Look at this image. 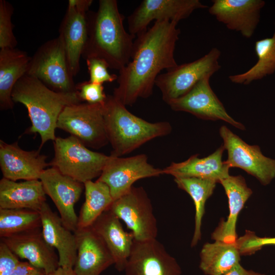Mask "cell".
Instances as JSON below:
<instances>
[{
	"label": "cell",
	"instance_id": "obj_1",
	"mask_svg": "<svg viewBox=\"0 0 275 275\" xmlns=\"http://www.w3.org/2000/svg\"><path fill=\"white\" fill-rule=\"evenodd\" d=\"M177 24L168 20L155 21L136 37L130 61L119 71L118 85L113 95L116 100L126 106L132 105L139 98L150 97L160 72L178 65L174 58L181 32Z\"/></svg>",
	"mask_w": 275,
	"mask_h": 275
},
{
	"label": "cell",
	"instance_id": "obj_2",
	"mask_svg": "<svg viewBox=\"0 0 275 275\" xmlns=\"http://www.w3.org/2000/svg\"><path fill=\"white\" fill-rule=\"evenodd\" d=\"M124 19L117 1H99L97 10L87 13L88 38L82 57L98 58L109 68L123 69L130 60L136 38L125 30Z\"/></svg>",
	"mask_w": 275,
	"mask_h": 275
},
{
	"label": "cell",
	"instance_id": "obj_3",
	"mask_svg": "<svg viewBox=\"0 0 275 275\" xmlns=\"http://www.w3.org/2000/svg\"><path fill=\"white\" fill-rule=\"evenodd\" d=\"M12 98L14 102L20 103L26 108L31 126L26 132L40 134L41 143L39 150L46 142L56 140L58 118L64 108L81 102L76 91H54L27 74L15 84Z\"/></svg>",
	"mask_w": 275,
	"mask_h": 275
},
{
	"label": "cell",
	"instance_id": "obj_4",
	"mask_svg": "<svg viewBox=\"0 0 275 275\" xmlns=\"http://www.w3.org/2000/svg\"><path fill=\"white\" fill-rule=\"evenodd\" d=\"M105 129L113 151L111 155L121 157L147 142L170 133L168 122L151 123L130 113L113 95L107 96L103 104Z\"/></svg>",
	"mask_w": 275,
	"mask_h": 275
},
{
	"label": "cell",
	"instance_id": "obj_5",
	"mask_svg": "<svg viewBox=\"0 0 275 275\" xmlns=\"http://www.w3.org/2000/svg\"><path fill=\"white\" fill-rule=\"evenodd\" d=\"M49 163L62 174L81 183L99 177L109 156L92 151L73 136L57 137Z\"/></svg>",
	"mask_w": 275,
	"mask_h": 275
},
{
	"label": "cell",
	"instance_id": "obj_6",
	"mask_svg": "<svg viewBox=\"0 0 275 275\" xmlns=\"http://www.w3.org/2000/svg\"><path fill=\"white\" fill-rule=\"evenodd\" d=\"M27 74L51 90L62 93L75 92L63 43L58 36L42 44L31 57Z\"/></svg>",
	"mask_w": 275,
	"mask_h": 275
},
{
	"label": "cell",
	"instance_id": "obj_7",
	"mask_svg": "<svg viewBox=\"0 0 275 275\" xmlns=\"http://www.w3.org/2000/svg\"><path fill=\"white\" fill-rule=\"evenodd\" d=\"M221 51L213 47L201 58L176 67L160 74L155 86L160 90L163 100L169 101L188 93L200 80L206 76L211 77L221 68L219 59Z\"/></svg>",
	"mask_w": 275,
	"mask_h": 275
},
{
	"label": "cell",
	"instance_id": "obj_8",
	"mask_svg": "<svg viewBox=\"0 0 275 275\" xmlns=\"http://www.w3.org/2000/svg\"><path fill=\"white\" fill-rule=\"evenodd\" d=\"M103 103H79L64 108L57 128L69 133L86 147L99 149L108 144Z\"/></svg>",
	"mask_w": 275,
	"mask_h": 275
},
{
	"label": "cell",
	"instance_id": "obj_9",
	"mask_svg": "<svg viewBox=\"0 0 275 275\" xmlns=\"http://www.w3.org/2000/svg\"><path fill=\"white\" fill-rule=\"evenodd\" d=\"M108 210L126 224L135 240L145 241L156 238L157 220L151 200L143 187L132 186L128 192L114 200Z\"/></svg>",
	"mask_w": 275,
	"mask_h": 275
},
{
	"label": "cell",
	"instance_id": "obj_10",
	"mask_svg": "<svg viewBox=\"0 0 275 275\" xmlns=\"http://www.w3.org/2000/svg\"><path fill=\"white\" fill-rule=\"evenodd\" d=\"M219 132L228 153L224 162L229 168H240L264 185L275 178V159L264 156L259 146L248 144L225 125L221 127Z\"/></svg>",
	"mask_w": 275,
	"mask_h": 275
},
{
	"label": "cell",
	"instance_id": "obj_11",
	"mask_svg": "<svg viewBox=\"0 0 275 275\" xmlns=\"http://www.w3.org/2000/svg\"><path fill=\"white\" fill-rule=\"evenodd\" d=\"M162 174L163 169L150 164L144 154L128 157L109 155L97 180L108 185L114 201L128 192L136 181Z\"/></svg>",
	"mask_w": 275,
	"mask_h": 275
},
{
	"label": "cell",
	"instance_id": "obj_12",
	"mask_svg": "<svg viewBox=\"0 0 275 275\" xmlns=\"http://www.w3.org/2000/svg\"><path fill=\"white\" fill-rule=\"evenodd\" d=\"M207 8L199 0H144L127 18L128 31L136 37L153 20L178 23L195 10Z\"/></svg>",
	"mask_w": 275,
	"mask_h": 275
},
{
	"label": "cell",
	"instance_id": "obj_13",
	"mask_svg": "<svg viewBox=\"0 0 275 275\" xmlns=\"http://www.w3.org/2000/svg\"><path fill=\"white\" fill-rule=\"evenodd\" d=\"M92 0H69L59 37L64 46L73 76L80 70V60L88 38L87 13Z\"/></svg>",
	"mask_w": 275,
	"mask_h": 275
},
{
	"label": "cell",
	"instance_id": "obj_14",
	"mask_svg": "<svg viewBox=\"0 0 275 275\" xmlns=\"http://www.w3.org/2000/svg\"><path fill=\"white\" fill-rule=\"evenodd\" d=\"M124 271L125 275H182L177 260L156 238L134 239Z\"/></svg>",
	"mask_w": 275,
	"mask_h": 275
},
{
	"label": "cell",
	"instance_id": "obj_15",
	"mask_svg": "<svg viewBox=\"0 0 275 275\" xmlns=\"http://www.w3.org/2000/svg\"><path fill=\"white\" fill-rule=\"evenodd\" d=\"M210 77L203 78L186 94L167 104L175 111L189 113L206 120H222L238 129L244 130V125L228 114L211 89L209 84Z\"/></svg>",
	"mask_w": 275,
	"mask_h": 275
},
{
	"label": "cell",
	"instance_id": "obj_16",
	"mask_svg": "<svg viewBox=\"0 0 275 275\" xmlns=\"http://www.w3.org/2000/svg\"><path fill=\"white\" fill-rule=\"evenodd\" d=\"M39 180L46 195L56 205L63 224L74 232L78 224L74 206L80 197L84 183L62 174L53 167L45 169Z\"/></svg>",
	"mask_w": 275,
	"mask_h": 275
},
{
	"label": "cell",
	"instance_id": "obj_17",
	"mask_svg": "<svg viewBox=\"0 0 275 275\" xmlns=\"http://www.w3.org/2000/svg\"><path fill=\"white\" fill-rule=\"evenodd\" d=\"M208 12L229 30L252 37L265 2L262 0H213Z\"/></svg>",
	"mask_w": 275,
	"mask_h": 275
},
{
	"label": "cell",
	"instance_id": "obj_18",
	"mask_svg": "<svg viewBox=\"0 0 275 275\" xmlns=\"http://www.w3.org/2000/svg\"><path fill=\"white\" fill-rule=\"evenodd\" d=\"M47 157L40 150L25 151L17 142L8 144L0 141V167L3 178L16 181L18 180H39L49 164Z\"/></svg>",
	"mask_w": 275,
	"mask_h": 275
},
{
	"label": "cell",
	"instance_id": "obj_19",
	"mask_svg": "<svg viewBox=\"0 0 275 275\" xmlns=\"http://www.w3.org/2000/svg\"><path fill=\"white\" fill-rule=\"evenodd\" d=\"M76 275H100L112 265L113 257L101 237L91 227L77 229Z\"/></svg>",
	"mask_w": 275,
	"mask_h": 275
},
{
	"label": "cell",
	"instance_id": "obj_20",
	"mask_svg": "<svg viewBox=\"0 0 275 275\" xmlns=\"http://www.w3.org/2000/svg\"><path fill=\"white\" fill-rule=\"evenodd\" d=\"M19 258L25 259L46 274L59 267V257L54 249L44 239L41 228L1 238Z\"/></svg>",
	"mask_w": 275,
	"mask_h": 275
},
{
	"label": "cell",
	"instance_id": "obj_21",
	"mask_svg": "<svg viewBox=\"0 0 275 275\" xmlns=\"http://www.w3.org/2000/svg\"><path fill=\"white\" fill-rule=\"evenodd\" d=\"M39 212L42 235L46 242L57 250L59 267L73 269L77 250L74 232L65 227L60 216L46 202Z\"/></svg>",
	"mask_w": 275,
	"mask_h": 275
},
{
	"label": "cell",
	"instance_id": "obj_22",
	"mask_svg": "<svg viewBox=\"0 0 275 275\" xmlns=\"http://www.w3.org/2000/svg\"><path fill=\"white\" fill-rule=\"evenodd\" d=\"M91 227L105 243L116 269L124 271L134 240L133 233L125 231L120 219L109 210L101 214Z\"/></svg>",
	"mask_w": 275,
	"mask_h": 275
},
{
	"label": "cell",
	"instance_id": "obj_23",
	"mask_svg": "<svg viewBox=\"0 0 275 275\" xmlns=\"http://www.w3.org/2000/svg\"><path fill=\"white\" fill-rule=\"evenodd\" d=\"M228 198L229 213L222 220L211 235L212 239L226 243L236 242L238 216L253 191L241 175L230 176L220 181Z\"/></svg>",
	"mask_w": 275,
	"mask_h": 275
},
{
	"label": "cell",
	"instance_id": "obj_24",
	"mask_svg": "<svg viewBox=\"0 0 275 275\" xmlns=\"http://www.w3.org/2000/svg\"><path fill=\"white\" fill-rule=\"evenodd\" d=\"M225 149L223 145L209 156L199 158V154L191 156L180 162H172L163 169V174L174 178H197L220 181L228 177L229 168L222 161Z\"/></svg>",
	"mask_w": 275,
	"mask_h": 275
},
{
	"label": "cell",
	"instance_id": "obj_25",
	"mask_svg": "<svg viewBox=\"0 0 275 275\" xmlns=\"http://www.w3.org/2000/svg\"><path fill=\"white\" fill-rule=\"evenodd\" d=\"M46 202L40 180L17 182L3 178L0 180V208L40 211Z\"/></svg>",
	"mask_w": 275,
	"mask_h": 275
},
{
	"label": "cell",
	"instance_id": "obj_26",
	"mask_svg": "<svg viewBox=\"0 0 275 275\" xmlns=\"http://www.w3.org/2000/svg\"><path fill=\"white\" fill-rule=\"evenodd\" d=\"M31 57L15 48L0 50V108H13V89L17 81L27 73Z\"/></svg>",
	"mask_w": 275,
	"mask_h": 275
},
{
	"label": "cell",
	"instance_id": "obj_27",
	"mask_svg": "<svg viewBox=\"0 0 275 275\" xmlns=\"http://www.w3.org/2000/svg\"><path fill=\"white\" fill-rule=\"evenodd\" d=\"M199 267L206 275H223L240 263V254L236 242L219 241L206 243L200 254Z\"/></svg>",
	"mask_w": 275,
	"mask_h": 275
},
{
	"label": "cell",
	"instance_id": "obj_28",
	"mask_svg": "<svg viewBox=\"0 0 275 275\" xmlns=\"http://www.w3.org/2000/svg\"><path fill=\"white\" fill-rule=\"evenodd\" d=\"M85 201L78 216L77 229L91 227L114 202L110 189L105 183L97 180L84 183Z\"/></svg>",
	"mask_w": 275,
	"mask_h": 275
},
{
	"label": "cell",
	"instance_id": "obj_29",
	"mask_svg": "<svg viewBox=\"0 0 275 275\" xmlns=\"http://www.w3.org/2000/svg\"><path fill=\"white\" fill-rule=\"evenodd\" d=\"M255 51L258 57L256 64L243 73L229 76L231 82L246 85L275 72V28L271 37L255 42Z\"/></svg>",
	"mask_w": 275,
	"mask_h": 275
},
{
	"label": "cell",
	"instance_id": "obj_30",
	"mask_svg": "<svg viewBox=\"0 0 275 275\" xmlns=\"http://www.w3.org/2000/svg\"><path fill=\"white\" fill-rule=\"evenodd\" d=\"M178 188L186 191L195 207V230L191 246H195L201 238V225L206 201L212 195L217 183L216 181L197 178H174Z\"/></svg>",
	"mask_w": 275,
	"mask_h": 275
},
{
	"label": "cell",
	"instance_id": "obj_31",
	"mask_svg": "<svg viewBox=\"0 0 275 275\" xmlns=\"http://www.w3.org/2000/svg\"><path fill=\"white\" fill-rule=\"evenodd\" d=\"M38 211L27 209L0 208V237L7 238L41 228Z\"/></svg>",
	"mask_w": 275,
	"mask_h": 275
},
{
	"label": "cell",
	"instance_id": "obj_32",
	"mask_svg": "<svg viewBox=\"0 0 275 275\" xmlns=\"http://www.w3.org/2000/svg\"><path fill=\"white\" fill-rule=\"evenodd\" d=\"M13 6L8 1L0 0V48H15L17 41L13 32Z\"/></svg>",
	"mask_w": 275,
	"mask_h": 275
},
{
	"label": "cell",
	"instance_id": "obj_33",
	"mask_svg": "<svg viewBox=\"0 0 275 275\" xmlns=\"http://www.w3.org/2000/svg\"><path fill=\"white\" fill-rule=\"evenodd\" d=\"M236 242L241 256L251 255L264 246L275 245V237H259L254 232L246 231L244 235L237 238Z\"/></svg>",
	"mask_w": 275,
	"mask_h": 275
},
{
	"label": "cell",
	"instance_id": "obj_34",
	"mask_svg": "<svg viewBox=\"0 0 275 275\" xmlns=\"http://www.w3.org/2000/svg\"><path fill=\"white\" fill-rule=\"evenodd\" d=\"M86 61L91 82L102 84L105 82H111L117 80L118 75L108 72V66L103 60L91 57L86 59Z\"/></svg>",
	"mask_w": 275,
	"mask_h": 275
},
{
	"label": "cell",
	"instance_id": "obj_35",
	"mask_svg": "<svg viewBox=\"0 0 275 275\" xmlns=\"http://www.w3.org/2000/svg\"><path fill=\"white\" fill-rule=\"evenodd\" d=\"M76 91L81 102L91 104L103 103L107 96L102 84L89 80L76 85Z\"/></svg>",
	"mask_w": 275,
	"mask_h": 275
},
{
	"label": "cell",
	"instance_id": "obj_36",
	"mask_svg": "<svg viewBox=\"0 0 275 275\" xmlns=\"http://www.w3.org/2000/svg\"><path fill=\"white\" fill-rule=\"evenodd\" d=\"M20 261L19 258L0 240V275H12Z\"/></svg>",
	"mask_w": 275,
	"mask_h": 275
},
{
	"label": "cell",
	"instance_id": "obj_37",
	"mask_svg": "<svg viewBox=\"0 0 275 275\" xmlns=\"http://www.w3.org/2000/svg\"><path fill=\"white\" fill-rule=\"evenodd\" d=\"M12 275H46L45 271L28 261H20Z\"/></svg>",
	"mask_w": 275,
	"mask_h": 275
},
{
	"label": "cell",
	"instance_id": "obj_38",
	"mask_svg": "<svg viewBox=\"0 0 275 275\" xmlns=\"http://www.w3.org/2000/svg\"><path fill=\"white\" fill-rule=\"evenodd\" d=\"M223 275H265L263 273L247 270L240 263L237 264L232 269Z\"/></svg>",
	"mask_w": 275,
	"mask_h": 275
},
{
	"label": "cell",
	"instance_id": "obj_39",
	"mask_svg": "<svg viewBox=\"0 0 275 275\" xmlns=\"http://www.w3.org/2000/svg\"><path fill=\"white\" fill-rule=\"evenodd\" d=\"M46 275H76L73 269L59 267L56 270L52 272L46 274Z\"/></svg>",
	"mask_w": 275,
	"mask_h": 275
}]
</instances>
